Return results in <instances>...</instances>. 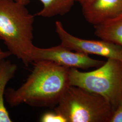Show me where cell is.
<instances>
[{"label":"cell","instance_id":"cell-8","mask_svg":"<svg viewBox=\"0 0 122 122\" xmlns=\"http://www.w3.org/2000/svg\"><path fill=\"white\" fill-rule=\"evenodd\" d=\"M94 26L95 34L100 39L122 47V14Z\"/></svg>","mask_w":122,"mask_h":122},{"label":"cell","instance_id":"cell-12","mask_svg":"<svg viewBox=\"0 0 122 122\" xmlns=\"http://www.w3.org/2000/svg\"><path fill=\"white\" fill-rule=\"evenodd\" d=\"M109 122H122V103L113 111Z\"/></svg>","mask_w":122,"mask_h":122},{"label":"cell","instance_id":"cell-11","mask_svg":"<svg viewBox=\"0 0 122 122\" xmlns=\"http://www.w3.org/2000/svg\"><path fill=\"white\" fill-rule=\"evenodd\" d=\"M40 121L42 122H66L65 118L59 113L55 112L44 113L41 117Z\"/></svg>","mask_w":122,"mask_h":122},{"label":"cell","instance_id":"cell-5","mask_svg":"<svg viewBox=\"0 0 122 122\" xmlns=\"http://www.w3.org/2000/svg\"><path fill=\"white\" fill-rule=\"evenodd\" d=\"M55 26L61 45L71 50L122 61L121 46L102 39L87 40L75 37L66 30L60 21H56Z\"/></svg>","mask_w":122,"mask_h":122},{"label":"cell","instance_id":"cell-10","mask_svg":"<svg viewBox=\"0 0 122 122\" xmlns=\"http://www.w3.org/2000/svg\"><path fill=\"white\" fill-rule=\"evenodd\" d=\"M26 5L30 0H14ZM43 4V9L36 15L50 18L56 15H64L68 13L74 5L75 0H39Z\"/></svg>","mask_w":122,"mask_h":122},{"label":"cell","instance_id":"cell-1","mask_svg":"<svg viewBox=\"0 0 122 122\" xmlns=\"http://www.w3.org/2000/svg\"><path fill=\"white\" fill-rule=\"evenodd\" d=\"M34 67L26 81L17 89L9 88L5 96L11 107L22 104L37 107L56 106L70 86L69 68L52 61H33Z\"/></svg>","mask_w":122,"mask_h":122},{"label":"cell","instance_id":"cell-13","mask_svg":"<svg viewBox=\"0 0 122 122\" xmlns=\"http://www.w3.org/2000/svg\"><path fill=\"white\" fill-rule=\"evenodd\" d=\"M11 55V52L9 51H4L0 48V62L8 58Z\"/></svg>","mask_w":122,"mask_h":122},{"label":"cell","instance_id":"cell-3","mask_svg":"<svg viewBox=\"0 0 122 122\" xmlns=\"http://www.w3.org/2000/svg\"><path fill=\"white\" fill-rule=\"evenodd\" d=\"M69 78L70 86L103 96L114 110L122 103V61L108 58L97 69L89 72L71 68Z\"/></svg>","mask_w":122,"mask_h":122},{"label":"cell","instance_id":"cell-7","mask_svg":"<svg viewBox=\"0 0 122 122\" xmlns=\"http://www.w3.org/2000/svg\"><path fill=\"white\" fill-rule=\"evenodd\" d=\"M85 19L94 25L122 14V0H93L82 6Z\"/></svg>","mask_w":122,"mask_h":122},{"label":"cell","instance_id":"cell-9","mask_svg":"<svg viewBox=\"0 0 122 122\" xmlns=\"http://www.w3.org/2000/svg\"><path fill=\"white\" fill-rule=\"evenodd\" d=\"M17 66L10 60L4 59L0 62V122H11L9 112L4 104L5 87L14 76Z\"/></svg>","mask_w":122,"mask_h":122},{"label":"cell","instance_id":"cell-6","mask_svg":"<svg viewBox=\"0 0 122 122\" xmlns=\"http://www.w3.org/2000/svg\"><path fill=\"white\" fill-rule=\"evenodd\" d=\"M41 60L51 61L69 68L86 70L99 67L105 62L93 59L85 53L72 52L61 44L49 48H40L35 46L31 55V63Z\"/></svg>","mask_w":122,"mask_h":122},{"label":"cell","instance_id":"cell-2","mask_svg":"<svg viewBox=\"0 0 122 122\" xmlns=\"http://www.w3.org/2000/svg\"><path fill=\"white\" fill-rule=\"evenodd\" d=\"M34 15L14 0H0V40L11 54L28 66L31 63Z\"/></svg>","mask_w":122,"mask_h":122},{"label":"cell","instance_id":"cell-14","mask_svg":"<svg viewBox=\"0 0 122 122\" xmlns=\"http://www.w3.org/2000/svg\"><path fill=\"white\" fill-rule=\"evenodd\" d=\"M92 0H75V1L78 2L82 6H83L89 3Z\"/></svg>","mask_w":122,"mask_h":122},{"label":"cell","instance_id":"cell-4","mask_svg":"<svg viewBox=\"0 0 122 122\" xmlns=\"http://www.w3.org/2000/svg\"><path fill=\"white\" fill-rule=\"evenodd\" d=\"M114 109L100 95L70 86L55 109L66 122H109Z\"/></svg>","mask_w":122,"mask_h":122}]
</instances>
